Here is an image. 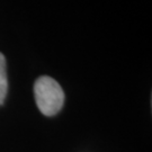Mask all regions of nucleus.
<instances>
[{
	"label": "nucleus",
	"mask_w": 152,
	"mask_h": 152,
	"mask_svg": "<svg viewBox=\"0 0 152 152\" xmlns=\"http://www.w3.org/2000/svg\"><path fill=\"white\" fill-rule=\"evenodd\" d=\"M34 96L38 109L45 116H53L64 104V92L53 78L39 77L34 85Z\"/></svg>",
	"instance_id": "obj_1"
},
{
	"label": "nucleus",
	"mask_w": 152,
	"mask_h": 152,
	"mask_svg": "<svg viewBox=\"0 0 152 152\" xmlns=\"http://www.w3.org/2000/svg\"><path fill=\"white\" fill-rule=\"evenodd\" d=\"M8 90V80L6 71V59L2 53H0V105L4 104Z\"/></svg>",
	"instance_id": "obj_2"
}]
</instances>
